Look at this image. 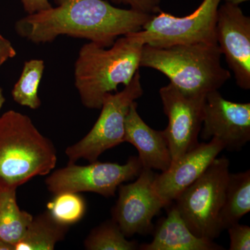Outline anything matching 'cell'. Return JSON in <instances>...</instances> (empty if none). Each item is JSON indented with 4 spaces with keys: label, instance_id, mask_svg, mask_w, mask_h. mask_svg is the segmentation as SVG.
Wrapping results in <instances>:
<instances>
[{
    "label": "cell",
    "instance_id": "5b68a950",
    "mask_svg": "<svg viewBox=\"0 0 250 250\" xmlns=\"http://www.w3.org/2000/svg\"><path fill=\"white\" fill-rule=\"evenodd\" d=\"M229 173V161L217 157L174 200L179 215L195 236L213 241L223 231L220 213Z\"/></svg>",
    "mask_w": 250,
    "mask_h": 250
},
{
    "label": "cell",
    "instance_id": "603a6c76",
    "mask_svg": "<svg viewBox=\"0 0 250 250\" xmlns=\"http://www.w3.org/2000/svg\"><path fill=\"white\" fill-rule=\"evenodd\" d=\"M113 4L128 5L131 9L148 14H156L160 10L161 0H108Z\"/></svg>",
    "mask_w": 250,
    "mask_h": 250
},
{
    "label": "cell",
    "instance_id": "9c48e42d",
    "mask_svg": "<svg viewBox=\"0 0 250 250\" xmlns=\"http://www.w3.org/2000/svg\"><path fill=\"white\" fill-rule=\"evenodd\" d=\"M155 173L143 168L132 183L118 187V198L111 210L116 222L126 238L136 234L146 235L154 229L152 220L165 205L154 188Z\"/></svg>",
    "mask_w": 250,
    "mask_h": 250
},
{
    "label": "cell",
    "instance_id": "4316f807",
    "mask_svg": "<svg viewBox=\"0 0 250 250\" xmlns=\"http://www.w3.org/2000/svg\"><path fill=\"white\" fill-rule=\"evenodd\" d=\"M5 102H6V99H5L4 94H3V89L0 87V111H1Z\"/></svg>",
    "mask_w": 250,
    "mask_h": 250
},
{
    "label": "cell",
    "instance_id": "9a60e30c",
    "mask_svg": "<svg viewBox=\"0 0 250 250\" xmlns=\"http://www.w3.org/2000/svg\"><path fill=\"white\" fill-rule=\"evenodd\" d=\"M149 243L141 245L142 250H221L223 246L211 240L195 236L188 228L175 207L167 212L154 228Z\"/></svg>",
    "mask_w": 250,
    "mask_h": 250
},
{
    "label": "cell",
    "instance_id": "83f0119b",
    "mask_svg": "<svg viewBox=\"0 0 250 250\" xmlns=\"http://www.w3.org/2000/svg\"><path fill=\"white\" fill-rule=\"evenodd\" d=\"M250 1V0H226V2L238 6L240 4H242V3L246 2V1Z\"/></svg>",
    "mask_w": 250,
    "mask_h": 250
},
{
    "label": "cell",
    "instance_id": "8fae6325",
    "mask_svg": "<svg viewBox=\"0 0 250 250\" xmlns=\"http://www.w3.org/2000/svg\"><path fill=\"white\" fill-rule=\"evenodd\" d=\"M201 138H216L229 151H239L250 141V103H233L213 90L206 95Z\"/></svg>",
    "mask_w": 250,
    "mask_h": 250
},
{
    "label": "cell",
    "instance_id": "30bf717a",
    "mask_svg": "<svg viewBox=\"0 0 250 250\" xmlns=\"http://www.w3.org/2000/svg\"><path fill=\"white\" fill-rule=\"evenodd\" d=\"M159 95L168 118L163 131L174 161L198 145L206 95H187L170 83L161 88Z\"/></svg>",
    "mask_w": 250,
    "mask_h": 250
},
{
    "label": "cell",
    "instance_id": "44dd1931",
    "mask_svg": "<svg viewBox=\"0 0 250 250\" xmlns=\"http://www.w3.org/2000/svg\"><path fill=\"white\" fill-rule=\"evenodd\" d=\"M47 210L57 221L70 227L81 221L86 213L85 199L78 192H64L54 195Z\"/></svg>",
    "mask_w": 250,
    "mask_h": 250
},
{
    "label": "cell",
    "instance_id": "3957f363",
    "mask_svg": "<svg viewBox=\"0 0 250 250\" xmlns=\"http://www.w3.org/2000/svg\"><path fill=\"white\" fill-rule=\"evenodd\" d=\"M57 154L29 116L10 110L0 116V192L17 190L38 176L50 173Z\"/></svg>",
    "mask_w": 250,
    "mask_h": 250
},
{
    "label": "cell",
    "instance_id": "e0dca14e",
    "mask_svg": "<svg viewBox=\"0 0 250 250\" xmlns=\"http://www.w3.org/2000/svg\"><path fill=\"white\" fill-rule=\"evenodd\" d=\"M250 210V171L229 175L220 221L223 230L240 220Z\"/></svg>",
    "mask_w": 250,
    "mask_h": 250
},
{
    "label": "cell",
    "instance_id": "ffe728a7",
    "mask_svg": "<svg viewBox=\"0 0 250 250\" xmlns=\"http://www.w3.org/2000/svg\"><path fill=\"white\" fill-rule=\"evenodd\" d=\"M83 245L88 250H139V243L127 240L112 219L92 229Z\"/></svg>",
    "mask_w": 250,
    "mask_h": 250
},
{
    "label": "cell",
    "instance_id": "52a82bcc",
    "mask_svg": "<svg viewBox=\"0 0 250 250\" xmlns=\"http://www.w3.org/2000/svg\"><path fill=\"white\" fill-rule=\"evenodd\" d=\"M221 0H203L192 14L177 17L159 11L135 36L144 45L165 47L179 44L217 43L216 22Z\"/></svg>",
    "mask_w": 250,
    "mask_h": 250
},
{
    "label": "cell",
    "instance_id": "7a4b0ae2",
    "mask_svg": "<svg viewBox=\"0 0 250 250\" xmlns=\"http://www.w3.org/2000/svg\"><path fill=\"white\" fill-rule=\"evenodd\" d=\"M143 45L132 32L118 38L109 47L91 42L81 47L74 78L85 107L100 109L106 94L118 91L120 84H129L141 67Z\"/></svg>",
    "mask_w": 250,
    "mask_h": 250
},
{
    "label": "cell",
    "instance_id": "5bb4252c",
    "mask_svg": "<svg viewBox=\"0 0 250 250\" xmlns=\"http://www.w3.org/2000/svg\"><path fill=\"white\" fill-rule=\"evenodd\" d=\"M136 101L131 104L125 121V142L131 143L139 152L143 168L167 170L172 164L170 149L164 131L148 126L137 110Z\"/></svg>",
    "mask_w": 250,
    "mask_h": 250
},
{
    "label": "cell",
    "instance_id": "2e32d148",
    "mask_svg": "<svg viewBox=\"0 0 250 250\" xmlns=\"http://www.w3.org/2000/svg\"><path fill=\"white\" fill-rule=\"evenodd\" d=\"M70 227L59 223L48 210L33 218L30 225L14 250H53L65 239Z\"/></svg>",
    "mask_w": 250,
    "mask_h": 250
},
{
    "label": "cell",
    "instance_id": "d6986e66",
    "mask_svg": "<svg viewBox=\"0 0 250 250\" xmlns=\"http://www.w3.org/2000/svg\"><path fill=\"white\" fill-rule=\"evenodd\" d=\"M44 70L45 62L41 59H31L24 62L21 77L11 91L16 103L33 110L41 107V100L38 90Z\"/></svg>",
    "mask_w": 250,
    "mask_h": 250
},
{
    "label": "cell",
    "instance_id": "cb8c5ba5",
    "mask_svg": "<svg viewBox=\"0 0 250 250\" xmlns=\"http://www.w3.org/2000/svg\"><path fill=\"white\" fill-rule=\"evenodd\" d=\"M23 9L27 15L36 14L52 7L49 0H21Z\"/></svg>",
    "mask_w": 250,
    "mask_h": 250
},
{
    "label": "cell",
    "instance_id": "277c9868",
    "mask_svg": "<svg viewBox=\"0 0 250 250\" xmlns=\"http://www.w3.org/2000/svg\"><path fill=\"white\" fill-rule=\"evenodd\" d=\"M221 57L218 43L144 45L140 65L161 72L184 94L207 95L218 90L231 77L222 65Z\"/></svg>",
    "mask_w": 250,
    "mask_h": 250
},
{
    "label": "cell",
    "instance_id": "484cf974",
    "mask_svg": "<svg viewBox=\"0 0 250 250\" xmlns=\"http://www.w3.org/2000/svg\"><path fill=\"white\" fill-rule=\"evenodd\" d=\"M0 250H14V248L6 243L0 241Z\"/></svg>",
    "mask_w": 250,
    "mask_h": 250
},
{
    "label": "cell",
    "instance_id": "7402d4cb",
    "mask_svg": "<svg viewBox=\"0 0 250 250\" xmlns=\"http://www.w3.org/2000/svg\"><path fill=\"white\" fill-rule=\"evenodd\" d=\"M228 229L230 250H250V228L239 223L231 225Z\"/></svg>",
    "mask_w": 250,
    "mask_h": 250
},
{
    "label": "cell",
    "instance_id": "6da1fadb",
    "mask_svg": "<svg viewBox=\"0 0 250 250\" xmlns=\"http://www.w3.org/2000/svg\"><path fill=\"white\" fill-rule=\"evenodd\" d=\"M55 6L18 20V36L36 44L59 36L87 39L111 47L119 36L141 30L152 15L116 7L105 0H54Z\"/></svg>",
    "mask_w": 250,
    "mask_h": 250
},
{
    "label": "cell",
    "instance_id": "d4e9b609",
    "mask_svg": "<svg viewBox=\"0 0 250 250\" xmlns=\"http://www.w3.org/2000/svg\"><path fill=\"white\" fill-rule=\"evenodd\" d=\"M16 55V50L11 42L0 34V56L9 59L14 58Z\"/></svg>",
    "mask_w": 250,
    "mask_h": 250
},
{
    "label": "cell",
    "instance_id": "4fadbf2b",
    "mask_svg": "<svg viewBox=\"0 0 250 250\" xmlns=\"http://www.w3.org/2000/svg\"><path fill=\"white\" fill-rule=\"evenodd\" d=\"M223 149V143L212 138L209 142L198 143L177 160L172 161L167 170L156 174L153 186L165 207L200 178Z\"/></svg>",
    "mask_w": 250,
    "mask_h": 250
},
{
    "label": "cell",
    "instance_id": "ac0fdd59",
    "mask_svg": "<svg viewBox=\"0 0 250 250\" xmlns=\"http://www.w3.org/2000/svg\"><path fill=\"white\" fill-rule=\"evenodd\" d=\"M16 191L0 192V241L12 246L14 250L34 218L18 207Z\"/></svg>",
    "mask_w": 250,
    "mask_h": 250
},
{
    "label": "cell",
    "instance_id": "ba28073f",
    "mask_svg": "<svg viewBox=\"0 0 250 250\" xmlns=\"http://www.w3.org/2000/svg\"><path fill=\"white\" fill-rule=\"evenodd\" d=\"M142 170L141 161L136 156H131L123 165L98 161L84 166L67 164L52 172L46 178L45 184L54 195L64 192H88L108 198L115 196L120 185L137 177Z\"/></svg>",
    "mask_w": 250,
    "mask_h": 250
},
{
    "label": "cell",
    "instance_id": "f1b7e54d",
    "mask_svg": "<svg viewBox=\"0 0 250 250\" xmlns=\"http://www.w3.org/2000/svg\"><path fill=\"white\" fill-rule=\"evenodd\" d=\"M8 59H9L6 58V57H3V56H0V67L4 65L5 62H6V61H8Z\"/></svg>",
    "mask_w": 250,
    "mask_h": 250
},
{
    "label": "cell",
    "instance_id": "7c38bea8",
    "mask_svg": "<svg viewBox=\"0 0 250 250\" xmlns=\"http://www.w3.org/2000/svg\"><path fill=\"white\" fill-rule=\"evenodd\" d=\"M217 43L234 74L237 85L250 89V18L237 5L219 6Z\"/></svg>",
    "mask_w": 250,
    "mask_h": 250
},
{
    "label": "cell",
    "instance_id": "8992f818",
    "mask_svg": "<svg viewBox=\"0 0 250 250\" xmlns=\"http://www.w3.org/2000/svg\"><path fill=\"white\" fill-rule=\"evenodd\" d=\"M143 94L139 70L124 89L106 94L98 121L84 137L65 149L68 163L80 159L89 163L98 161L105 151L124 143L125 121L131 104Z\"/></svg>",
    "mask_w": 250,
    "mask_h": 250
}]
</instances>
